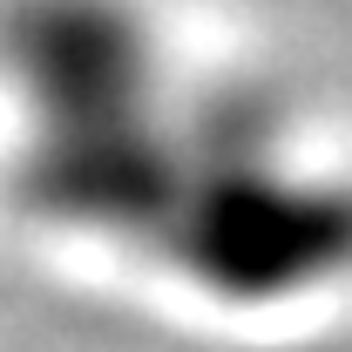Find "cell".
Instances as JSON below:
<instances>
[{
    "label": "cell",
    "instance_id": "cell-2",
    "mask_svg": "<svg viewBox=\"0 0 352 352\" xmlns=\"http://www.w3.org/2000/svg\"><path fill=\"white\" fill-rule=\"evenodd\" d=\"M0 68L21 88L28 129L102 122L170 88L156 28L135 0H7Z\"/></svg>",
    "mask_w": 352,
    "mask_h": 352
},
{
    "label": "cell",
    "instance_id": "cell-1",
    "mask_svg": "<svg viewBox=\"0 0 352 352\" xmlns=\"http://www.w3.org/2000/svg\"><path fill=\"white\" fill-rule=\"evenodd\" d=\"M190 176L149 258L223 305L305 298L352 271V190L285 163L258 88H197L183 102Z\"/></svg>",
    "mask_w": 352,
    "mask_h": 352
}]
</instances>
